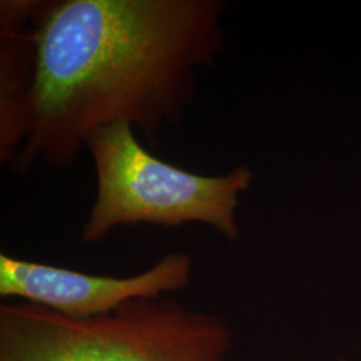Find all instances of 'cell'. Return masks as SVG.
<instances>
[{"mask_svg": "<svg viewBox=\"0 0 361 361\" xmlns=\"http://www.w3.org/2000/svg\"><path fill=\"white\" fill-rule=\"evenodd\" d=\"M97 194L82 228L87 244L102 241L118 226H180L204 224L228 240L238 237V195L253 180L247 166L224 176H202L164 162L138 141L134 128L118 122L87 140Z\"/></svg>", "mask_w": 361, "mask_h": 361, "instance_id": "3957f363", "label": "cell"}, {"mask_svg": "<svg viewBox=\"0 0 361 361\" xmlns=\"http://www.w3.org/2000/svg\"><path fill=\"white\" fill-rule=\"evenodd\" d=\"M193 258L171 252L130 277L97 276L0 255V296L18 297L71 317L106 314L126 302L159 298L192 281Z\"/></svg>", "mask_w": 361, "mask_h": 361, "instance_id": "277c9868", "label": "cell"}, {"mask_svg": "<svg viewBox=\"0 0 361 361\" xmlns=\"http://www.w3.org/2000/svg\"><path fill=\"white\" fill-rule=\"evenodd\" d=\"M232 345L221 317L161 297L92 317L0 305V361H229Z\"/></svg>", "mask_w": 361, "mask_h": 361, "instance_id": "7a4b0ae2", "label": "cell"}, {"mask_svg": "<svg viewBox=\"0 0 361 361\" xmlns=\"http://www.w3.org/2000/svg\"><path fill=\"white\" fill-rule=\"evenodd\" d=\"M40 0L0 1V161L13 157L32 129L38 74L34 19Z\"/></svg>", "mask_w": 361, "mask_h": 361, "instance_id": "5b68a950", "label": "cell"}, {"mask_svg": "<svg viewBox=\"0 0 361 361\" xmlns=\"http://www.w3.org/2000/svg\"><path fill=\"white\" fill-rule=\"evenodd\" d=\"M222 0H50L34 25V123L13 157L73 168L91 134L118 122L150 146L192 104L197 71L224 49Z\"/></svg>", "mask_w": 361, "mask_h": 361, "instance_id": "6da1fadb", "label": "cell"}]
</instances>
